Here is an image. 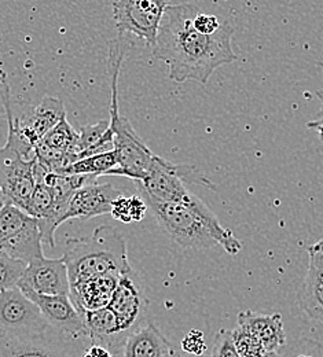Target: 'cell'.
Instances as JSON below:
<instances>
[{
  "instance_id": "1",
  "label": "cell",
  "mask_w": 323,
  "mask_h": 357,
  "mask_svg": "<svg viewBox=\"0 0 323 357\" xmlns=\"http://www.w3.org/2000/svg\"><path fill=\"white\" fill-rule=\"evenodd\" d=\"M198 11L194 3L170 4L157 33L153 55L168 65V77L175 83L206 84L218 68L238 59L231 45L234 28L222 22L218 32L204 35L193 25Z\"/></svg>"
},
{
  "instance_id": "2",
  "label": "cell",
  "mask_w": 323,
  "mask_h": 357,
  "mask_svg": "<svg viewBox=\"0 0 323 357\" xmlns=\"http://www.w3.org/2000/svg\"><path fill=\"white\" fill-rule=\"evenodd\" d=\"M146 205L160 228L182 248L201 250L220 245L231 256L242 250V243L232 231L223 227L206 204L191 192L183 201Z\"/></svg>"
},
{
  "instance_id": "3",
  "label": "cell",
  "mask_w": 323,
  "mask_h": 357,
  "mask_svg": "<svg viewBox=\"0 0 323 357\" xmlns=\"http://www.w3.org/2000/svg\"><path fill=\"white\" fill-rule=\"evenodd\" d=\"M131 43L127 35H120L109 42L107 72L110 77V130L113 132V150L117 154L119 167L107 176H126L142 181L149 172L154 153L137 134L128 119L120 114L119 109V79L121 66Z\"/></svg>"
},
{
  "instance_id": "4",
  "label": "cell",
  "mask_w": 323,
  "mask_h": 357,
  "mask_svg": "<svg viewBox=\"0 0 323 357\" xmlns=\"http://www.w3.org/2000/svg\"><path fill=\"white\" fill-rule=\"evenodd\" d=\"M0 103L7 120V139L0 147V206L11 204L27 212L36 185V158L33 157V147L18 134L10 89L3 75H0Z\"/></svg>"
},
{
  "instance_id": "5",
  "label": "cell",
  "mask_w": 323,
  "mask_h": 357,
  "mask_svg": "<svg viewBox=\"0 0 323 357\" xmlns=\"http://www.w3.org/2000/svg\"><path fill=\"white\" fill-rule=\"evenodd\" d=\"M62 259L68 268L70 286L105 273L124 275L133 271L126 238L110 225L95 228L91 236L68 238Z\"/></svg>"
},
{
  "instance_id": "6",
  "label": "cell",
  "mask_w": 323,
  "mask_h": 357,
  "mask_svg": "<svg viewBox=\"0 0 323 357\" xmlns=\"http://www.w3.org/2000/svg\"><path fill=\"white\" fill-rule=\"evenodd\" d=\"M185 181H193L212 188L211 180L204 178L195 168L154 155L147 175L142 181H135L140 195L146 204H164L183 201L190 194Z\"/></svg>"
},
{
  "instance_id": "7",
  "label": "cell",
  "mask_w": 323,
  "mask_h": 357,
  "mask_svg": "<svg viewBox=\"0 0 323 357\" xmlns=\"http://www.w3.org/2000/svg\"><path fill=\"white\" fill-rule=\"evenodd\" d=\"M0 252L27 264L45 257L38 220L11 204L0 206Z\"/></svg>"
},
{
  "instance_id": "8",
  "label": "cell",
  "mask_w": 323,
  "mask_h": 357,
  "mask_svg": "<svg viewBox=\"0 0 323 357\" xmlns=\"http://www.w3.org/2000/svg\"><path fill=\"white\" fill-rule=\"evenodd\" d=\"M170 0H113V21L120 35H133L154 47Z\"/></svg>"
},
{
  "instance_id": "9",
  "label": "cell",
  "mask_w": 323,
  "mask_h": 357,
  "mask_svg": "<svg viewBox=\"0 0 323 357\" xmlns=\"http://www.w3.org/2000/svg\"><path fill=\"white\" fill-rule=\"evenodd\" d=\"M47 323L40 310L18 287L0 291V334H43Z\"/></svg>"
},
{
  "instance_id": "10",
  "label": "cell",
  "mask_w": 323,
  "mask_h": 357,
  "mask_svg": "<svg viewBox=\"0 0 323 357\" xmlns=\"http://www.w3.org/2000/svg\"><path fill=\"white\" fill-rule=\"evenodd\" d=\"M17 287L25 291H33L42 296H69L70 280L68 268L62 257L36 259L28 263Z\"/></svg>"
},
{
  "instance_id": "11",
  "label": "cell",
  "mask_w": 323,
  "mask_h": 357,
  "mask_svg": "<svg viewBox=\"0 0 323 357\" xmlns=\"http://www.w3.org/2000/svg\"><path fill=\"white\" fill-rule=\"evenodd\" d=\"M38 305L47 324L69 340L87 337L84 316L79 312L69 296H42L33 291L24 293Z\"/></svg>"
},
{
  "instance_id": "12",
  "label": "cell",
  "mask_w": 323,
  "mask_h": 357,
  "mask_svg": "<svg viewBox=\"0 0 323 357\" xmlns=\"http://www.w3.org/2000/svg\"><path fill=\"white\" fill-rule=\"evenodd\" d=\"M107 308L116 314L124 334L128 335L138 327L146 311V298L139 287L134 271L120 276Z\"/></svg>"
},
{
  "instance_id": "13",
  "label": "cell",
  "mask_w": 323,
  "mask_h": 357,
  "mask_svg": "<svg viewBox=\"0 0 323 357\" xmlns=\"http://www.w3.org/2000/svg\"><path fill=\"white\" fill-rule=\"evenodd\" d=\"M121 195L110 183L99 184L98 181L90 183L77 190L62 218V223L66 220H90L102 215H107L112 211L113 201Z\"/></svg>"
},
{
  "instance_id": "14",
  "label": "cell",
  "mask_w": 323,
  "mask_h": 357,
  "mask_svg": "<svg viewBox=\"0 0 323 357\" xmlns=\"http://www.w3.org/2000/svg\"><path fill=\"white\" fill-rule=\"evenodd\" d=\"M63 119H66L63 103L58 98L45 96L25 119H17V130L21 137L35 149L43 136Z\"/></svg>"
},
{
  "instance_id": "15",
  "label": "cell",
  "mask_w": 323,
  "mask_h": 357,
  "mask_svg": "<svg viewBox=\"0 0 323 357\" xmlns=\"http://www.w3.org/2000/svg\"><path fill=\"white\" fill-rule=\"evenodd\" d=\"M84 321L87 327V338H90L91 345L102 347L112 355L123 354V347L128 335L121 331L116 314L107 307L87 311L84 313Z\"/></svg>"
},
{
  "instance_id": "16",
  "label": "cell",
  "mask_w": 323,
  "mask_h": 357,
  "mask_svg": "<svg viewBox=\"0 0 323 357\" xmlns=\"http://www.w3.org/2000/svg\"><path fill=\"white\" fill-rule=\"evenodd\" d=\"M120 276V273L112 272L70 286L69 297L75 304L76 310L84 316L87 311H95L107 307L117 287Z\"/></svg>"
},
{
  "instance_id": "17",
  "label": "cell",
  "mask_w": 323,
  "mask_h": 357,
  "mask_svg": "<svg viewBox=\"0 0 323 357\" xmlns=\"http://www.w3.org/2000/svg\"><path fill=\"white\" fill-rule=\"evenodd\" d=\"M238 327L253 334L267 352H276L285 345L286 334L280 313H257L242 311L236 317Z\"/></svg>"
},
{
  "instance_id": "18",
  "label": "cell",
  "mask_w": 323,
  "mask_h": 357,
  "mask_svg": "<svg viewBox=\"0 0 323 357\" xmlns=\"http://www.w3.org/2000/svg\"><path fill=\"white\" fill-rule=\"evenodd\" d=\"M308 256L307 273L299 290V307L313 320L323 323V255Z\"/></svg>"
},
{
  "instance_id": "19",
  "label": "cell",
  "mask_w": 323,
  "mask_h": 357,
  "mask_svg": "<svg viewBox=\"0 0 323 357\" xmlns=\"http://www.w3.org/2000/svg\"><path fill=\"white\" fill-rule=\"evenodd\" d=\"M174 345L153 323L134 328L123 347V357H167Z\"/></svg>"
},
{
  "instance_id": "20",
  "label": "cell",
  "mask_w": 323,
  "mask_h": 357,
  "mask_svg": "<svg viewBox=\"0 0 323 357\" xmlns=\"http://www.w3.org/2000/svg\"><path fill=\"white\" fill-rule=\"evenodd\" d=\"M0 357H72L62 348L48 342L43 334H0Z\"/></svg>"
},
{
  "instance_id": "21",
  "label": "cell",
  "mask_w": 323,
  "mask_h": 357,
  "mask_svg": "<svg viewBox=\"0 0 323 357\" xmlns=\"http://www.w3.org/2000/svg\"><path fill=\"white\" fill-rule=\"evenodd\" d=\"M110 150H113V132L109 121L102 120L93 126L83 127L79 131L73 153L77 160H82Z\"/></svg>"
},
{
  "instance_id": "22",
  "label": "cell",
  "mask_w": 323,
  "mask_h": 357,
  "mask_svg": "<svg viewBox=\"0 0 323 357\" xmlns=\"http://www.w3.org/2000/svg\"><path fill=\"white\" fill-rule=\"evenodd\" d=\"M119 167L117 154L114 150L82 158L66 167L59 172V175H86L99 178L107 176V174Z\"/></svg>"
},
{
  "instance_id": "23",
  "label": "cell",
  "mask_w": 323,
  "mask_h": 357,
  "mask_svg": "<svg viewBox=\"0 0 323 357\" xmlns=\"http://www.w3.org/2000/svg\"><path fill=\"white\" fill-rule=\"evenodd\" d=\"M77 137H79V132L69 124L66 119H63L58 126H55L50 132H47L39 143L45 144L51 150L75 155L73 150H75Z\"/></svg>"
},
{
  "instance_id": "24",
  "label": "cell",
  "mask_w": 323,
  "mask_h": 357,
  "mask_svg": "<svg viewBox=\"0 0 323 357\" xmlns=\"http://www.w3.org/2000/svg\"><path fill=\"white\" fill-rule=\"evenodd\" d=\"M27 266L25 261L0 252V291L17 287Z\"/></svg>"
},
{
  "instance_id": "25",
  "label": "cell",
  "mask_w": 323,
  "mask_h": 357,
  "mask_svg": "<svg viewBox=\"0 0 323 357\" xmlns=\"http://www.w3.org/2000/svg\"><path fill=\"white\" fill-rule=\"evenodd\" d=\"M279 357H323V345L311 338H297L277 351Z\"/></svg>"
},
{
  "instance_id": "26",
  "label": "cell",
  "mask_w": 323,
  "mask_h": 357,
  "mask_svg": "<svg viewBox=\"0 0 323 357\" xmlns=\"http://www.w3.org/2000/svg\"><path fill=\"white\" fill-rule=\"evenodd\" d=\"M231 338L239 357H262L267 352L253 334L241 327L231 331Z\"/></svg>"
},
{
  "instance_id": "27",
  "label": "cell",
  "mask_w": 323,
  "mask_h": 357,
  "mask_svg": "<svg viewBox=\"0 0 323 357\" xmlns=\"http://www.w3.org/2000/svg\"><path fill=\"white\" fill-rule=\"evenodd\" d=\"M209 357H239L231 338V331H222L216 335Z\"/></svg>"
},
{
  "instance_id": "28",
  "label": "cell",
  "mask_w": 323,
  "mask_h": 357,
  "mask_svg": "<svg viewBox=\"0 0 323 357\" xmlns=\"http://www.w3.org/2000/svg\"><path fill=\"white\" fill-rule=\"evenodd\" d=\"M181 349L194 356H202L206 349L204 334L198 330H191L182 340Z\"/></svg>"
},
{
  "instance_id": "29",
  "label": "cell",
  "mask_w": 323,
  "mask_h": 357,
  "mask_svg": "<svg viewBox=\"0 0 323 357\" xmlns=\"http://www.w3.org/2000/svg\"><path fill=\"white\" fill-rule=\"evenodd\" d=\"M193 25L198 32H201L204 35H212L220 29L222 22L219 21V18L216 15L202 13L200 10L193 20Z\"/></svg>"
},
{
  "instance_id": "30",
  "label": "cell",
  "mask_w": 323,
  "mask_h": 357,
  "mask_svg": "<svg viewBox=\"0 0 323 357\" xmlns=\"http://www.w3.org/2000/svg\"><path fill=\"white\" fill-rule=\"evenodd\" d=\"M110 215L121 222V223H131L133 218H131V202H130V197H123L119 195L113 204H112V211Z\"/></svg>"
},
{
  "instance_id": "31",
  "label": "cell",
  "mask_w": 323,
  "mask_h": 357,
  "mask_svg": "<svg viewBox=\"0 0 323 357\" xmlns=\"http://www.w3.org/2000/svg\"><path fill=\"white\" fill-rule=\"evenodd\" d=\"M83 357H113V355L102 348V347H98V345H91V348L83 355Z\"/></svg>"
},
{
  "instance_id": "32",
  "label": "cell",
  "mask_w": 323,
  "mask_h": 357,
  "mask_svg": "<svg viewBox=\"0 0 323 357\" xmlns=\"http://www.w3.org/2000/svg\"><path fill=\"white\" fill-rule=\"evenodd\" d=\"M167 357H209L205 356V355H202V356H194V355H190V354H187L185 351H182L181 348H176V347H172L171 348V351H170V354H168V356Z\"/></svg>"
},
{
  "instance_id": "33",
  "label": "cell",
  "mask_w": 323,
  "mask_h": 357,
  "mask_svg": "<svg viewBox=\"0 0 323 357\" xmlns=\"http://www.w3.org/2000/svg\"><path fill=\"white\" fill-rule=\"evenodd\" d=\"M315 95H317V98H318V100H320V103H321V109H320V112L317 113L314 121L323 123V89H318V91L315 92Z\"/></svg>"
},
{
  "instance_id": "34",
  "label": "cell",
  "mask_w": 323,
  "mask_h": 357,
  "mask_svg": "<svg viewBox=\"0 0 323 357\" xmlns=\"http://www.w3.org/2000/svg\"><path fill=\"white\" fill-rule=\"evenodd\" d=\"M307 127L310 128V130H314V131H317L318 135H320V139L323 142V123H318V121H310L308 124H307Z\"/></svg>"
},
{
  "instance_id": "35",
  "label": "cell",
  "mask_w": 323,
  "mask_h": 357,
  "mask_svg": "<svg viewBox=\"0 0 323 357\" xmlns=\"http://www.w3.org/2000/svg\"><path fill=\"white\" fill-rule=\"evenodd\" d=\"M308 253H321V255H323V236L317 243H314L308 248Z\"/></svg>"
},
{
  "instance_id": "36",
  "label": "cell",
  "mask_w": 323,
  "mask_h": 357,
  "mask_svg": "<svg viewBox=\"0 0 323 357\" xmlns=\"http://www.w3.org/2000/svg\"><path fill=\"white\" fill-rule=\"evenodd\" d=\"M262 357H279L278 356L277 351L276 352H266Z\"/></svg>"
}]
</instances>
